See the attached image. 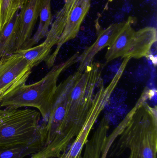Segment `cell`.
Wrapping results in <instances>:
<instances>
[{
  "label": "cell",
  "mask_w": 157,
  "mask_h": 158,
  "mask_svg": "<svg viewBox=\"0 0 157 158\" xmlns=\"http://www.w3.org/2000/svg\"><path fill=\"white\" fill-rule=\"evenodd\" d=\"M77 0H65L62 8L57 12L54 21L50 28L48 34L59 41L64 27L65 23Z\"/></svg>",
  "instance_id": "cell-15"
},
{
  "label": "cell",
  "mask_w": 157,
  "mask_h": 158,
  "mask_svg": "<svg viewBox=\"0 0 157 158\" xmlns=\"http://www.w3.org/2000/svg\"><path fill=\"white\" fill-rule=\"evenodd\" d=\"M19 2V4H20V9L22 8V6H23L25 3L28 1V0H18Z\"/></svg>",
  "instance_id": "cell-18"
},
{
  "label": "cell",
  "mask_w": 157,
  "mask_h": 158,
  "mask_svg": "<svg viewBox=\"0 0 157 158\" xmlns=\"http://www.w3.org/2000/svg\"><path fill=\"white\" fill-rule=\"evenodd\" d=\"M39 17L40 20L37 29L31 37L26 49L35 46L48 35L53 23L51 0H42Z\"/></svg>",
  "instance_id": "cell-14"
},
{
  "label": "cell",
  "mask_w": 157,
  "mask_h": 158,
  "mask_svg": "<svg viewBox=\"0 0 157 158\" xmlns=\"http://www.w3.org/2000/svg\"><path fill=\"white\" fill-rule=\"evenodd\" d=\"M125 22L115 23L109 26L105 29L100 30L96 41L90 47L87 48L79 56L77 70L83 72L88 67L94 62V58L97 54L107 46H110L120 33Z\"/></svg>",
  "instance_id": "cell-9"
},
{
  "label": "cell",
  "mask_w": 157,
  "mask_h": 158,
  "mask_svg": "<svg viewBox=\"0 0 157 158\" xmlns=\"http://www.w3.org/2000/svg\"><path fill=\"white\" fill-rule=\"evenodd\" d=\"M42 0H28L20 9L15 52L26 48L39 17Z\"/></svg>",
  "instance_id": "cell-8"
},
{
  "label": "cell",
  "mask_w": 157,
  "mask_h": 158,
  "mask_svg": "<svg viewBox=\"0 0 157 158\" xmlns=\"http://www.w3.org/2000/svg\"><path fill=\"white\" fill-rule=\"evenodd\" d=\"M101 73L100 65L93 63L57 85L48 118L41 123L42 146L53 158L63 153L83 129L103 84Z\"/></svg>",
  "instance_id": "cell-1"
},
{
  "label": "cell",
  "mask_w": 157,
  "mask_h": 158,
  "mask_svg": "<svg viewBox=\"0 0 157 158\" xmlns=\"http://www.w3.org/2000/svg\"><path fill=\"white\" fill-rule=\"evenodd\" d=\"M112 92L113 90L109 86L103 87L100 89L93 109L83 129L68 148L57 158H83V151L88 141L90 131L109 100Z\"/></svg>",
  "instance_id": "cell-6"
},
{
  "label": "cell",
  "mask_w": 157,
  "mask_h": 158,
  "mask_svg": "<svg viewBox=\"0 0 157 158\" xmlns=\"http://www.w3.org/2000/svg\"><path fill=\"white\" fill-rule=\"evenodd\" d=\"M132 21L129 19L111 45L108 48L105 56L107 62L116 58H125L131 50L136 31L132 27Z\"/></svg>",
  "instance_id": "cell-10"
},
{
  "label": "cell",
  "mask_w": 157,
  "mask_h": 158,
  "mask_svg": "<svg viewBox=\"0 0 157 158\" xmlns=\"http://www.w3.org/2000/svg\"><path fill=\"white\" fill-rule=\"evenodd\" d=\"M79 56L77 53L65 62L53 66L38 81L18 86L0 100V108L11 109L26 107L35 108L39 111L44 122L49 113L60 75L77 62Z\"/></svg>",
  "instance_id": "cell-3"
},
{
  "label": "cell",
  "mask_w": 157,
  "mask_h": 158,
  "mask_svg": "<svg viewBox=\"0 0 157 158\" xmlns=\"http://www.w3.org/2000/svg\"><path fill=\"white\" fill-rule=\"evenodd\" d=\"M109 1V2H112V1H113V0H108Z\"/></svg>",
  "instance_id": "cell-19"
},
{
  "label": "cell",
  "mask_w": 157,
  "mask_h": 158,
  "mask_svg": "<svg viewBox=\"0 0 157 158\" xmlns=\"http://www.w3.org/2000/svg\"><path fill=\"white\" fill-rule=\"evenodd\" d=\"M20 9L18 0H0V32Z\"/></svg>",
  "instance_id": "cell-17"
},
{
  "label": "cell",
  "mask_w": 157,
  "mask_h": 158,
  "mask_svg": "<svg viewBox=\"0 0 157 158\" xmlns=\"http://www.w3.org/2000/svg\"><path fill=\"white\" fill-rule=\"evenodd\" d=\"M156 41L155 27H145L136 31L131 48L125 58L139 59L147 56Z\"/></svg>",
  "instance_id": "cell-11"
},
{
  "label": "cell",
  "mask_w": 157,
  "mask_h": 158,
  "mask_svg": "<svg viewBox=\"0 0 157 158\" xmlns=\"http://www.w3.org/2000/svg\"><path fill=\"white\" fill-rule=\"evenodd\" d=\"M32 69L27 60L18 52L0 59V100L26 83Z\"/></svg>",
  "instance_id": "cell-5"
},
{
  "label": "cell",
  "mask_w": 157,
  "mask_h": 158,
  "mask_svg": "<svg viewBox=\"0 0 157 158\" xmlns=\"http://www.w3.org/2000/svg\"><path fill=\"white\" fill-rule=\"evenodd\" d=\"M91 2V0L77 1L74 7L65 21L63 31L56 44L55 51L45 61L49 68L54 66L57 56L63 45L74 39L78 34L81 25L90 9Z\"/></svg>",
  "instance_id": "cell-7"
},
{
  "label": "cell",
  "mask_w": 157,
  "mask_h": 158,
  "mask_svg": "<svg viewBox=\"0 0 157 158\" xmlns=\"http://www.w3.org/2000/svg\"><path fill=\"white\" fill-rule=\"evenodd\" d=\"M19 11L0 32V59L15 52L19 24Z\"/></svg>",
  "instance_id": "cell-13"
},
{
  "label": "cell",
  "mask_w": 157,
  "mask_h": 158,
  "mask_svg": "<svg viewBox=\"0 0 157 158\" xmlns=\"http://www.w3.org/2000/svg\"><path fill=\"white\" fill-rule=\"evenodd\" d=\"M41 115L33 109H0V149L42 145Z\"/></svg>",
  "instance_id": "cell-4"
},
{
  "label": "cell",
  "mask_w": 157,
  "mask_h": 158,
  "mask_svg": "<svg viewBox=\"0 0 157 158\" xmlns=\"http://www.w3.org/2000/svg\"><path fill=\"white\" fill-rule=\"evenodd\" d=\"M41 143H36L28 145L0 149V158H25L37 152Z\"/></svg>",
  "instance_id": "cell-16"
},
{
  "label": "cell",
  "mask_w": 157,
  "mask_h": 158,
  "mask_svg": "<svg viewBox=\"0 0 157 158\" xmlns=\"http://www.w3.org/2000/svg\"><path fill=\"white\" fill-rule=\"evenodd\" d=\"M109 129V121L104 117L90 139L86 143L83 158H101Z\"/></svg>",
  "instance_id": "cell-12"
},
{
  "label": "cell",
  "mask_w": 157,
  "mask_h": 158,
  "mask_svg": "<svg viewBox=\"0 0 157 158\" xmlns=\"http://www.w3.org/2000/svg\"><path fill=\"white\" fill-rule=\"evenodd\" d=\"M152 90L146 88L135 106L116 128L118 139L110 154L120 156L126 150L128 158H157V107L147 101L152 97Z\"/></svg>",
  "instance_id": "cell-2"
}]
</instances>
